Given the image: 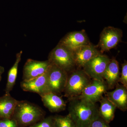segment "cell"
<instances>
[{"label":"cell","instance_id":"obj_17","mask_svg":"<svg viewBox=\"0 0 127 127\" xmlns=\"http://www.w3.org/2000/svg\"><path fill=\"white\" fill-rule=\"evenodd\" d=\"M100 101V106L98 109L99 116L109 123L114 118L117 108L106 96L103 97Z\"/></svg>","mask_w":127,"mask_h":127},{"label":"cell","instance_id":"obj_9","mask_svg":"<svg viewBox=\"0 0 127 127\" xmlns=\"http://www.w3.org/2000/svg\"><path fill=\"white\" fill-rule=\"evenodd\" d=\"M50 64L48 60L40 61L28 59L23 67V80H30L45 74Z\"/></svg>","mask_w":127,"mask_h":127},{"label":"cell","instance_id":"obj_21","mask_svg":"<svg viewBox=\"0 0 127 127\" xmlns=\"http://www.w3.org/2000/svg\"><path fill=\"white\" fill-rule=\"evenodd\" d=\"M122 85L127 88V62L124 61L122 65V70L119 81Z\"/></svg>","mask_w":127,"mask_h":127},{"label":"cell","instance_id":"obj_10","mask_svg":"<svg viewBox=\"0 0 127 127\" xmlns=\"http://www.w3.org/2000/svg\"><path fill=\"white\" fill-rule=\"evenodd\" d=\"M20 86L23 91L37 94L40 96L50 92L47 71L38 77L29 80H23L21 82Z\"/></svg>","mask_w":127,"mask_h":127},{"label":"cell","instance_id":"obj_3","mask_svg":"<svg viewBox=\"0 0 127 127\" xmlns=\"http://www.w3.org/2000/svg\"><path fill=\"white\" fill-rule=\"evenodd\" d=\"M84 71L77 70L73 72L67 77L64 89L65 96L69 98L78 96L91 81Z\"/></svg>","mask_w":127,"mask_h":127},{"label":"cell","instance_id":"obj_24","mask_svg":"<svg viewBox=\"0 0 127 127\" xmlns=\"http://www.w3.org/2000/svg\"><path fill=\"white\" fill-rule=\"evenodd\" d=\"M4 68L3 67L0 66V81L2 78V75L4 72Z\"/></svg>","mask_w":127,"mask_h":127},{"label":"cell","instance_id":"obj_5","mask_svg":"<svg viewBox=\"0 0 127 127\" xmlns=\"http://www.w3.org/2000/svg\"><path fill=\"white\" fill-rule=\"evenodd\" d=\"M47 73L50 92L58 95L63 92L68 77L67 72L51 63Z\"/></svg>","mask_w":127,"mask_h":127},{"label":"cell","instance_id":"obj_22","mask_svg":"<svg viewBox=\"0 0 127 127\" xmlns=\"http://www.w3.org/2000/svg\"><path fill=\"white\" fill-rule=\"evenodd\" d=\"M0 127H20L15 120L11 118L0 119Z\"/></svg>","mask_w":127,"mask_h":127},{"label":"cell","instance_id":"obj_19","mask_svg":"<svg viewBox=\"0 0 127 127\" xmlns=\"http://www.w3.org/2000/svg\"><path fill=\"white\" fill-rule=\"evenodd\" d=\"M56 127H77L68 114L53 116Z\"/></svg>","mask_w":127,"mask_h":127},{"label":"cell","instance_id":"obj_8","mask_svg":"<svg viewBox=\"0 0 127 127\" xmlns=\"http://www.w3.org/2000/svg\"><path fill=\"white\" fill-rule=\"evenodd\" d=\"M107 88L104 80L93 79L77 97L95 103L100 101L103 94L106 93Z\"/></svg>","mask_w":127,"mask_h":127},{"label":"cell","instance_id":"obj_2","mask_svg":"<svg viewBox=\"0 0 127 127\" xmlns=\"http://www.w3.org/2000/svg\"><path fill=\"white\" fill-rule=\"evenodd\" d=\"M45 113L40 107L26 100L18 101L12 118L19 127H28L44 118Z\"/></svg>","mask_w":127,"mask_h":127},{"label":"cell","instance_id":"obj_15","mask_svg":"<svg viewBox=\"0 0 127 127\" xmlns=\"http://www.w3.org/2000/svg\"><path fill=\"white\" fill-rule=\"evenodd\" d=\"M10 94H5L0 97V119L12 118L18 102Z\"/></svg>","mask_w":127,"mask_h":127},{"label":"cell","instance_id":"obj_11","mask_svg":"<svg viewBox=\"0 0 127 127\" xmlns=\"http://www.w3.org/2000/svg\"><path fill=\"white\" fill-rule=\"evenodd\" d=\"M59 43L72 51L77 48L90 43L86 32L82 30L69 32L64 37Z\"/></svg>","mask_w":127,"mask_h":127},{"label":"cell","instance_id":"obj_16","mask_svg":"<svg viewBox=\"0 0 127 127\" xmlns=\"http://www.w3.org/2000/svg\"><path fill=\"white\" fill-rule=\"evenodd\" d=\"M120 77L118 62L115 59L110 60L103 76V80H105L108 88H112L116 86Z\"/></svg>","mask_w":127,"mask_h":127},{"label":"cell","instance_id":"obj_13","mask_svg":"<svg viewBox=\"0 0 127 127\" xmlns=\"http://www.w3.org/2000/svg\"><path fill=\"white\" fill-rule=\"evenodd\" d=\"M106 96L118 108L123 111L127 109V88L118 83L112 92H106Z\"/></svg>","mask_w":127,"mask_h":127},{"label":"cell","instance_id":"obj_12","mask_svg":"<svg viewBox=\"0 0 127 127\" xmlns=\"http://www.w3.org/2000/svg\"><path fill=\"white\" fill-rule=\"evenodd\" d=\"M72 52L75 65L82 67L91 59L101 54L91 43L77 48Z\"/></svg>","mask_w":127,"mask_h":127},{"label":"cell","instance_id":"obj_1","mask_svg":"<svg viewBox=\"0 0 127 127\" xmlns=\"http://www.w3.org/2000/svg\"><path fill=\"white\" fill-rule=\"evenodd\" d=\"M68 111V115L77 127H89L99 117L95 103L78 97L70 98Z\"/></svg>","mask_w":127,"mask_h":127},{"label":"cell","instance_id":"obj_18","mask_svg":"<svg viewBox=\"0 0 127 127\" xmlns=\"http://www.w3.org/2000/svg\"><path fill=\"white\" fill-rule=\"evenodd\" d=\"M22 54V51L17 53L15 61L8 72L7 83L5 89L6 94H10L15 84L18 73V65L21 59Z\"/></svg>","mask_w":127,"mask_h":127},{"label":"cell","instance_id":"obj_14","mask_svg":"<svg viewBox=\"0 0 127 127\" xmlns=\"http://www.w3.org/2000/svg\"><path fill=\"white\" fill-rule=\"evenodd\" d=\"M41 97L43 105L51 112H58L65 109V102L57 94L49 92Z\"/></svg>","mask_w":127,"mask_h":127},{"label":"cell","instance_id":"obj_6","mask_svg":"<svg viewBox=\"0 0 127 127\" xmlns=\"http://www.w3.org/2000/svg\"><path fill=\"white\" fill-rule=\"evenodd\" d=\"M108 57L100 54L88 62L83 66V71L89 77L102 81L107 66L110 62Z\"/></svg>","mask_w":127,"mask_h":127},{"label":"cell","instance_id":"obj_4","mask_svg":"<svg viewBox=\"0 0 127 127\" xmlns=\"http://www.w3.org/2000/svg\"><path fill=\"white\" fill-rule=\"evenodd\" d=\"M48 60L67 72L75 65L72 51L59 43L50 52Z\"/></svg>","mask_w":127,"mask_h":127},{"label":"cell","instance_id":"obj_20","mask_svg":"<svg viewBox=\"0 0 127 127\" xmlns=\"http://www.w3.org/2000/svg\"><path fill=\"white\" fill-rule=\"evenodd\" d=\"M28 127H56L53 116L43 118L33 125Z\"/></svg>","mask_w":127,"mask_h":127},{"label":"cell","instance_id":"obj_23","mask_svg":"<svg viewBox=\"0 0 127 127\" xmlns=\"http://www.w3.org/2000/svg\"><path fill=\"white\" fill-rule=\"evenodd\" d=\"M89 127H111L100 116L92 122Z\"/></svg>","mask_w":127,"mask_h":127},{"label":"cell","instance_id":"obj_7","mask_svg":"<svg viewBox=\"0 0 127 127\" xmlns=\"http://www.w3.org/2000/svg\"><path fill=\"white\" fill-rule=\"evenodd\" d=\"M122 36L123 32L120 29L112 27L105 28L100 35L98 44L101 52L108 51L116 47Z\"/></svg>","mask_w":127,"mask_h":127}]
</instances>
